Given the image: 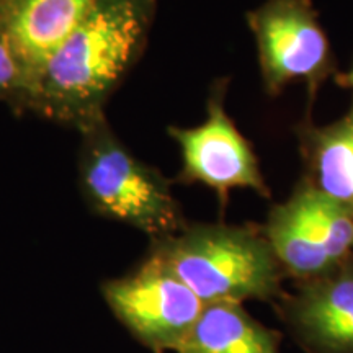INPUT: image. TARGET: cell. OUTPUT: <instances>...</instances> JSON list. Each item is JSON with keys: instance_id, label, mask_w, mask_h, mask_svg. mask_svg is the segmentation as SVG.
I'll return each mask as SVG.
<instances>
[{"instance_id": "1", "label": "cell", "mask_w": 353, "mask_h": 353, "mask_svg": "<svg viewBox=\"0 0 353 353\" xmlns=\"http://www.w3.org/2000/svg\"><path fill=\"white\" fill-rule=\"evenodd\" d=\"M159 0H95L52 51L25 112L77 132L105 120L108 100L139 61Z\"/></svg>"}, {"instance_id": "2", "label": "cell", "mask_w": 353, "mask_h": 353, "mask_svg": "<svg viewBox=\"0 0 353 353\" xmlns=\"http://www.w3.org/2000/svg\"><path fill=\"white\" fill-rule=\"evenodd\" d=\"M149 254L161 260L205 304L283 298L280 262L263 231L229 224H187L151 241Z\"/></svg>"}, {"instance_id": "3", "label": "cell", "mask_w": 353, "mask_h": 353, "mask_svg": "<svg viewBox=\"0 0 353 353\" xmlns=\"http://www.w3.org/2000/svg\"><path fill=\"white\" fill-rule=\"evenodd\" d=\"M81 134L77 182L88 210L148 234L151 241L187 226L170 182L123 144L107 118Z\"/></svg>"}, {"instance_id": "4", "label": "cell", "mask_w": 353, "mask_h": 353, "mask_svg": "<svg viewBox=\"0 0 353 353\" xmlns=\"http://www.w3.org/2000/svg\"><path fill=\"white\" fill-rule=\"evenodd\" d=\"M263 234L285 275L311 280L353 259V210L307 182L270 210Z\"/></svg>"}, {"instance_id": "5", "label": "cell", "mask_w": 353, "mask_h": 353, "mask_svg": "<svg viewBox=\"0 0 353 353\" xmlns=\"http://www.w3.org/2000/svg\"><path fill=\"white\" fill-rule=\"evenodd\" d=\"M101 296L132 339L154 353L174 352L205 307L187 285L149 252L134 270L105 280Z\"/></svg>"}, {"instance_id": "6", "label": "cell", "mask_w": 353, "mask_h": 353, "mask_svg": "<svg viewBox=\"0 0 353 353\" xmlns=\"http://www.w3.org/2000/svg\"><path fill=\"white\" fill-rule=\"evenodd\" d=\"M247 25L257 43L265 88L280 94L293 82H304L316 94L332 74L330 43L312 0H265L247 12Z\"/></svg>"}, {"instance_id": "7", "label": "cell", "mask_w": 353, "mask_h": 353, "mask_svg": "<svg viewBox=\"0 0 353 353\" xmlns=\"http://www.w3.org/2000/svg\"><path fill=\"white\" fill-rule=\"evenodd\" d=\"M206 112L198 126L167 130L182 157L179 182L205 185L221 201H226L232 188H250L260 196H270L252 148L224 108V85L213 88Z\"/></svg>"}, {"instance_id": "8", "label": "cell", "mask_w": 353, "mask_h": 353, "mask_svg": "<svg viewBox=\"0 0 353 353\" xmlns=\"http://www.w3.org/2000/svg\"><path fill=\"white\" fill-rule=\"evenodd\" d=\"M276 307L291 337L307 353H353V259L298 281Z\"/></svg>"}, {"instance_id": "9", "label": "cell", "mask_w": 353, "mask_h": 353, "mask_svg": "<svg viewBox=\"0 0 353 353\" xmlns=\"http://www.w3.org/2000/svg\"><path fill=\"white\" fill-rule=\"evenodd\" d=\"M94 2L0 0V30L19 56L32 88L48 57L76 28Z\"/></svg>"}, {"instance_id": "10", "label": "cell", "mask_w": 353, "mask_h": 353, "mask_svg": "<svg viewBox=\"0 0 353 353\" xmlns=\"http://www.w3.org/2000/svg\"><path fill=\"white\" fill-rule=\"evenodd\" d=\"M281 334L255 319L241 303L205 304L174 353H280Z\"/></svg>"}, {"instance_id": "11", "label": "cell", "mask_w": 353, "mask_h": 353, "mask_svg": "<svg viewBox=\"0 0 353 353\" xmlns=\"http://www.w3.org/2000/svg\"><path fill=\"white\" fill-rule=\"evenodd\" d=\"M309 185L353 210V128L348 121L312 130L306 138Z\"/></svg>"}, {"instance_id": "12", "label": "cell", "mask_w": 353, "mask_h": 353, "mask_svg": "<svg viewBox=\"0 0 353 353\" xmlns=\"http://www.w3.org/2000/svg\"><path fill=\"white\" fill-rule=\"evenodd\" d=\"M30 88L32 85L25 68L0 30V101H6L15 113H23Z\"/></svg>"}, {"instance_id": "13", "label": "cell", "mask_w": 353, "mask_h": 353, "mask_svg": "<svg viewBox=\"0 0 353 353\" xmlns=\"http://www.w3.org/2000/svg\"><path fill=\"white\" fill-rule=\"evenodd\" d=\"M335 82H337L339 85L343 87V88H353V65H352L350 70H347V72L337 74V77H335Z\"/></svg>"}, {"instance_id": "14", "label": "cell", "mask_w": 353, "mask_h": 353, "mask_svg": "<svg viewBox=\"0 0 353 353\" xmlns=\"http://www.w3.org/2000/svg\"><path fill=\"white\" fill-rule=\"evenodd\" d=\"M347 121H348V125H350V126L353 128V108H352V113H350V117L347 118Z\"/></svg>"}]
</instances>
